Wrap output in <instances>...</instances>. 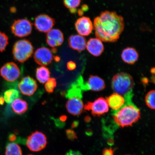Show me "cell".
<instances>
[{
    "label": "cell",
    "mask_w": 155,
    "mask_h": 155,
    "mask_svg": "<svg viewBox=\"0 0 155 155\" xmlns=\"http://www.w3.org/2000/svg\"><path fill=\"white\" fill-rule=\"evenodd\" d=\"M36 81L30 76L24 77L18 84V88L22 94L25 95H32L38 88Z\"/></svg>",
    "instance_id": "obj_12"
},
{
    "label": "cell",
    "mask_w": 155,
    "mask_h": 155,
    "mask_svg": "<svg viewBox=\"0 0 155 155\" xmlns=\"http://www.w3.org/2000/svg\"><path fill=\"white\" fill-rule=\"evenodd\" d=\"M54 59L56 62H59L61 60V58L57 56H55L54 57Z\"/></svg>",
    "instance_id": "obj_35"
},
{
    "label": "cell",
    "mask_w": 155,
    "mask_h": 155,
    "mask_svg": "<svg viewBox=\"0 0 155 155\" xmlns=\"http://www.w3.org/2000/svg\"><path fill=\"white\" fill-rule=\"evenodd\" d=\"M5 155H22L20 146L16 143H9L6 147Z\"/></svg>",
    "instance_id": "obj_22"
},
{
    "label": "cell",
    "mask_w": 155,
    "mask_h": 155,
    "mask_svg": "<svg viewBox=\"0 0 155 155\" xmlns=\"http://www.w3.org/2000/svg\"><path fill=\"white\" fill-rule=\"evenodd\" d=\"M111 86L115 93L123 96H127L132 91L134 82L132 77L128 74L120 73L112 78Z\"/></svg>",
    "instance_id": "obj_3"
},
{
    "label": "cell",
    "mask_w": 155,
    "mask_h": 155,
    "mask_svg": "<svg viewBox=\"0 0 155 155\" xmlns=\"http://www.w3.org/2000/svg\"><path fill=\"white\" fill-rule=\"evenodd\" d=\"M46 83L45 88L46 91L49 93H53L54 89L57 86L56 79L54 78H49Z\"/></svg>",
    "instance_id": "obj_27"
},
{
    "label": "cell",
    "mask_w": 155,
    "mask_h": 155,
    "mask_svg": "<svg viewBox=\"0 0 155 155\" xmlns=\"http://www.w3.org/2000/svg\"><path fill=\"white\" fill-rule=\"evenodd\" d=\"M109 107L114 110H118L124 106L125 100L121 95L115 93L110 96L106 99Z\"/></svg>",
    "instance_id": "obj_17"
},
{
    "label": "cell",
    "mask_w": 155,
    "mask_h": 155,
    "mask_svg": "<svg viewBox=\"0 0 155 155\" xmlns=\"http://www.w3.org/2000/svg\"><path fill=\"white\" fill-rule=\"evenodd\" d=\"M19 97L20 95L18 91L15 89H11L5 92L4 98L7 103L11 104Z\"/></svg>",
    "instance_id": "obj_23"
},
{
    "label": "cell",
    "mask_w": 155,
    "mask_h": 155,
    "mask_svg": "<svg viewBox=\"0 0 155 155\" xmlns=\"http://www.w3.org/2000/svg\"><path fill=\"white\" fill-rule=\"evenodd\" d=\"M76 65L72 61L69 62L67 64V68L69 70H73L76 68Z\"/></svg>",
    "instance_id": "obj_29"
},
{
    "label": "cell",
    "mask_w": 155,
    "mask_h": 155,
    "mask_svg": "<svg viewBox=\"0 0 155 155\" xmlns=\"http://www.w3.org/2000/svg\"><path fill=\"white\" fill-rule=\"evenodd\" d=\"M155 96L154 90L150 91L147 94L145 97V102L147 106L151 109H155Z\"/></svg>",
    "instance_id": "obj_25"
},
{
    "label": "cell",
    "mask_w": 155,
    "mask_h": 155,
    "mask_svg": "<svg viewBox=\"0 0 155 155\" xmlns=\"http://www.w3.org/2000/svg\"><path fill=\"white\" fill-rule=\"evenodd\" d=\"M77 125V123H76V122H75L73 124H72V127H76Z\"/></svg>",
    "instance_id": "obj_37"
},
{
    "label": "cell",
    "mask_w": 155,
    "mask_h": 155,
    "mask_svg": "<svg viewBox=\"0 0 155 155\" xmlns=\"http://www.w3.org/2000/svg\"><path fill=\"white\" fill-rule=\"evenodd\" d=\"M33 51V46L30 41L26 39L19 40L13 46V57L15 61L24 63L31 57Z\"/></svg>",
    "instance_id": "obj_4"
},
{
    "label": "cell",
    "mask_w": 155,
    "mask_h": 155,
    "mask_svg": "<svg viewBox=\"0 0 155 155\" xmlns=\"http://www.w3.org/2000/svg\"><path fill=\"white\" fill-rule=\"evenodd\" d=\"M11 29L15 36L19 38L25 37L31 33L32 24L27 19H17L13 22Z\"/></svg>",
    "instance_id": "obj_6"
},
{
    "label": "cell",
    "mask_w": 155,
    "mask_h": 155,
    "mask_svg": "<svg viewBox=\"0 0 155 155\" xmlns=\"http://www.w3.org/2000/svg\"><path fill=\"white\" fill-rule=\"evenodd\" d=\"M52 52L48 48L41 47L35 52L34 58L37 63L42 66H46L51 63L53 60Z\"/></svg>",
    "instance_id": "obj_13"
},
{
    "label": "cell",
    "mask_w": 155,
    "mask_h": 155,
    "mask_svg": "<svg viewBox=\"0 0 155 155\" xmlns=\"http://www.w3.org/2000/svg\"><path fill=\"white\" fill-rule=\"evenodd\" d=\"M65 155H82L78 151L70 150L66 153Z\"/></svg>",
    "instance_id": "obj_31"
},
{
    "label": "cell",
    "mask_w": 155,
    "mask_h": 155,
    "mask_svg": "<svg viewBox=\"0 0 155 155\" xmlns=\"http://www.w3.org/2000/svg\"><path fill=\"white\" fill-rule=\"evenodd\" d=\"M1 76L9 82H13L19 78L21 71L18 66L13 62L6 63L0 70Z\"/></svg>",
    "instance_id": "obj_8"
},
{
    "label": "cell",
    "mask_w": 155,
    "mask_h": 155,
    "mask_svg": "<svg viewBox=\"0 0 155 155\" xmlns=\"http://www.w3.org/2000/svg\"><path fill=\"white\" fill-rule=\"evenodd\" d=\"M50 73L48 68L43 66L37 68L36 75L37 80L41 83H46L49 79Z\"/></svg>",
    "instance_id": "obj_21"
},
{
    "label": "cell",
    "mask_w": 155,
    "mask_h": 155,
    "mask_svg": "<svg viewBox=\"0 0 155 155\" xmlns=\"http://www.w3.org/2000/svg\"><path fill=\"white\" fill-rule=\"evenodd\" d=\"M67 116L65 115H62L61 116L60 118V120L62 122H64L66 121Z\"/></svg>",
    "instance_id": "obj_33"
},
{
    "label": "cell",
    "mask_w": 155,
    "mask_h": 155,
    "mask_svg": "<svg viewBox=\"0 0 155 155\" xmlns=\"http://www.w3.org/2000/svg\"><path fill=\"white\" fill-rule=\"evenodd\" d=\"M69 47L79 52L86 49L87 41L84 36L79 35H71L68 40Z\"/></svg>",
    "instance_id": "obj_16"
},
{
    "label": "cell",
    "mask_w": 155,
    "mask_h": 155,
    "mask_svg": "<svg viewBox=\"0 0 155 155\" xmlns=\"http://www.w3.org/2000/svg\"><path fill=\"white\" fill-rule=\"evenodd\" d=\"M64 5L71 13H75L77 8L80 5L81 0H63Z\"/></svg>",
    "instance_id": "obj_24"
},
{
    "label": "cell",
    "mask_w": 155,
    "mask_h": 155,
    "mask_svg": "<svg viewBox=\"0 0 155 155\" xmlns=\"http://www.w3.org/2000/svg\"><path fill=\"white\" fill-rule=\"evenodd\" d=\"M86 48L89 53L95 57L101 55L104 50L102 41L97 38L89 39L87 42Z\"/></svg>",
    "instance_id": "obj_15"
},
{
    "label": "cell",
    "mask_w": 155,
    "mask_h": 155,
    "mask_svg": "<svg viewBox=\"0 0 155 155\" xmlns=\"http://www.w3.org/2000/svg\"><path fill=\"white\" fill-rule=\"evenodd\" d=\"M32 155V154H29V155Z\"/></svg>",
    "instance_id": "obj_38"
},
{
    "label": "cell",
    "mask_w": 155,
    "mask_h": 155,
    "mask_svg": "<svg viewBox=\"0 0 155 155\" xmlns=\"http://www.w3.org/2000/svg\"><path fill=\"white\" fill-rule=\"evenodd\" d=\"M103 155H114L113 151L111 149H106L104 150Z\"/></svg>",
    "instance_id": "obj_30"
},
{
    "label": "cell",
    "mask_w": 155,
    "mask_h": 155,
    "mask_svg": "<svg viewBox=\"0 0 155 155\" xmlns=\"http://www.w3.org/2000/svg\"><path fill=\"white\" fill-rule=\"evenodd\" d=\"M8 44V37L4 33L0 32V52L4 51Z\"/></svg>",
    "instance_id": "obj_26"
},
{
    "label": "cell",
    "mask_w": 155,
    "mask_h": 155,
    "mask_svg": "<svg viewBox=\"0 0 155 155\" xmlns=\"http://www.w3.org/2000/svg\"><path fill=\"white\" fill-rule=\"evenodd\" d=\"M11 106L15 113L19 115L25 113L28 108L26 102L20 98L16 99L12 103Z\"/></svg>",
    "instance_id": "obj_20"
},
{
    "label": "cell",
    "mask_w": 155,
    "mask_h": 155,
    "mask_svg": "<svg viewBox=\"0 0 155 155\" xmlns=\"http://www.w3.org/2000/svg\"><path fill=\"white\" fill-rule=\"evenodd\" d=\"M121 58L125 63L132 64L138 60L139 54L134 48H127L122 52Z\"/></svg>",
    "instance_id": "obj_19"
},
{
    "label": "cell",
    "mask_w": 155,
    "mask_h": 155,
    "mask_svg": "<svg viewBox=\"0 0 155 155\" xmlns=\"http://www.w3.org/2000/svg\"><path fill=\"white\" fill-rule=\"evenodd\" d=\"M66 133L68 138L69 140H73L77 138L76 133L72 129H67L66 130Z\"/></svg>",
    "instance_id": "obj_28"
},
{
    "label": "cell",
    "mask_w": 155,
    "mask_h": 155,
    "mask_svg": "<svg viewBox=\"0 0 155 155\" xmlns=\"http://www.w3.org/2000/svg\"><path fill=\"white\" fill-rule=\"evenodd\" d=\"M67 110L69 113L74 116L80 115L84 108V104L81 96H73L69 98L66 104Z\"/></svg>",
    "instance_id": "obj_11"
},
{
    "label": "cell",
    "mask_w": 155,
    "mask_h": 155,
    "mask_svg": "<svg viewBox=\"0 0 155 155\" xmlns=\"http://www.w3.org/2000/svg\"><path fill=\"white\" fill-rule=\"evenodd\" d=\"M75 28L79 35L88 36L94 30V25L90 18L82 17L78 19L75 24Z\"/></svg>",
    "instance_id": "obj_10"
},
{
    "label": "cell",
    "mask_w": 155,
    "mask_h": 155,
    "mask_svg": "<svg viewBox=\"0 0 155 155\" xmlns=\"http://www.w3.org/2000/svg\"><path fill=\"white\" fill-rule=\"evenodd\" d=\"M17 137L14 134H11L9 136V140L11 141H15L16 140Z\"/></svg>",
    "instance_id": "obj_32"
},
{
    "label": "cell",
    "mask_w": 155,
    "mask_h": 155,
    "mask_svg": "<svg viewBox=\"0 0 155 155\" xmlns=\"http://www.w3.org/2000/svg\"><path fill=\"white\" fill-rule=\"evenodd\" d=\"M52 52H53L54 53H56L57 52V48H53L51 50Z\"/></svg>",
    "instance_id": "obj_36"
},
{
    "label": "cell",
    "mask_w": 155,
    "mask_h": 155,
    "mask_svg": "<svg viewBox=\"0 0 155 155\" xmlns=\"http://www.w3.org/2000/svg\"><path fill=\"white\" fill-rule=\"evenodd\" d=\"M46 41L48 45L52 48L61 46L64 41L63 33L59 29H51L47 32Z\"/></svg>",
    "instance_id": "obj_14"
},
{
    "label": "cell",
    "mask_w": 155,
    "mask_h": 155,
    "mask_svg": "<svg viewBox=\"0 0 155 155\" xmlns=\"http://www.w3.org/2000/svg\"><path fill=\"white\" fill-rule=\"evenodd\" d=\"M47 144V137L43 133L36 131L29 135L26 144L30 150L34 152H39L45 148Z\"/></svg>",
    "instance_id": "obj_5"
},
{
    "label": "cell",
    "mask_w": 155,
    "mask_h": 155,
    "mask_svg": "<svg viewBox=\"0 0 155 155\" xmlns=\"http://www.w3.org/2000/svg\"><path fill=\"white\" fill-rule=\"evenodd\" d=\"M84 109L91 111L94 115L100 116L108 112L109 106L106 99L100 97L94 102H88L84 106Z\"/></svg>",
    "instance_id": "obj_7"
},
{
    "label": "cell",
    "mask_w": 155,
    "mask_h": 155,
    "mask_svg": "<svg viewBox=\"0 0 155 155\" xmlns=\"http://www.w3.org/2000/svg\"><path fill=\"white\" fill-rule=\"evenodd\" d=\"M140 117V110L136 106L130 104L122 107L113 116L115 123L123 127L131 126Z\"/></svg>",
    "instance_id": "obj_2"
},
{
    "label": "cell",
    "mask_w": 155,
    "mask_h": 155,
    "mask_svg": "<svg viewBox=\"0 0 155 155\" xmlns=\"http://www.w3.org/2000/svg\"><path fill=\"white\" fill-rule=\"evenodd\" d=\"M5 100L4 98L3 97H0V104L3 105L4 104Z\"/></svg>",
    "instance_id": "obj_34"
},
{
    "label": "cell",
    "mask_w": 155,
    "mask_h": 155,
    "mask_svg": "<svg viewBox=\"0 0 155 155\" xmlns=\"http://www.w3.org/2000/svg\"><path fill=\"white\" fill-rule=\"evenodd\" d=\"M97 38L104 42H115L119 39L125 28L123 17L115 12H102L94 21Z\"/></svg>",
    "instance_id": "obj_1"
},
{
    "label": "cell",
    "mask_w": 155,
    "mask_h": 155,
    "mask_svg": "<svg viewBox=\"0 0 155 155\" xmlns=\"http://www.w3.org/2000/svg\"><path fill=\"white\" fill-rule=\"evenodd\" d=\"M55 24V19L46 15H39L35 19V26L40 32L47 33L51 30Z\"/></svg>",
    "instance_id": "obj_9"
},
{
    "label": "cell",
    "mask_w": 155,
    "mask_h": 155,
    "mask_svg": "<svg viewBox=\"0 0 155 155\" xmlns=\"http://www.w3.org/2000/svg\"><path fill=\"white\" fill-rule=\"evenodd\" d=\"M86 86L89 90L100 91L105 88V84L103 79L101 78L92 75L89 78Z\"/></svg>",
    "instance_id": "obj_18"
}]
</instances>
